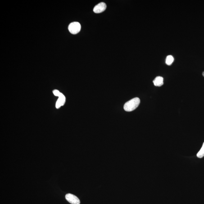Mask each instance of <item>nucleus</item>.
I'll return each mask as SVG.
<instances>
[{
	"label": "nucleus",
	"instance_id": "nucleus-1",
	"mask_svg": "<svg viewBox=\"0 0 204 204\" xmlns=\"http://www.w3.org/2000/svg\"><path fill=\"white\" fill-rule=\"evenodd\" d=\"M140 100L138 97H135L128 101L124 106V110L126 111H132L137 109L139 106Z\"/></svg>",
	"mask_w": 204,
	"mask_h": 204
},
{
	"label": "nucleus",
	"instance_id": "nucleus-2",
	"mask_svg": "<svg viewBox=\"0 0 204 204\" xmlns=\"http://www.w3.org/2000/svg\"><path fill=\"white\" fill-rule=\"evenodd\" d=\"M68 29L72 34H75L79 33L81 29V25L79 22H75L70 23Z\"/></svg>",
	"mask_w": 204,
	"mask_h": 204
},
{
	"label": "nucleus",
	"instance_id": "nucleus-3",
	"mask_svg": "<svg viewBox=\"0 0 204 204\" xmlns=\"http://www.w3.org/2000/svg\"><path fill=\"white\" fill-rule=\"evenodd\" d=\"M65 198L68 202L72 204H80L79 199L75 195L68 193L65 196Z\"/></svg>",
	"mask_w": 204,
	"mask_h": 204
},
{
	"label": "nucleus",
	"instance_id": "nucleus-4",
	"mask_svg": "<svg viewBox=\"0 0 204 204\" xmlns=\"http://www.w3.org/2000/svg\"><path fill=\"white\" fill-rule=\"evenodd\" d=\"M106 8V4L104 2H101L95 6L93 11L96 13H100L103 12Z\"/></svg>",
	"mask_w": 204,
	"mask_h": 204
},
{
	"label": "nucleus",
	"instance_id": "nucleus-5",
	"mask_svg": "<svg viewBox=\"0 0 204 204\" xmlns=\"http://www.w3.org/2000/svg\"><path fill=\"white\" fill-rule=\"evenodd\" d=\"M58 100L57 101V102L56 103V106L57 108H59L61 106L64 105V104L65 101V96L62 93H61L60 96Z\"/></svg>",
	"mask_w": 204,
	"mask_h": 204
},
{
	"label": "nucleus",
	"instance_id": "nucleus-6",
	"mask_svg": "<svg viewBox=\"0 0 204 204\" xmlns=\"http://www.w3.org/2000/svg\"><path fill=\"white\" fill-rule=\"evenodd\" d=\"M154 85L156 86L160 87L163 85V78L157 76L153 81Z\"/></svg>",
	"mask_w": 204,
	"mask_h": 204
},
{
	"label": "nucleus",
	"instance_id": "nucleus-7",
	"mask_svg": "<svg viewBox=\"0 0 204 204\" xmlns=\"http://www.w3.org/2000/svg\"><path fill=\"white\" fill-rule=\"evenodd\" d=\"M174 61V59L173 56H171V55H169L166 57L165 63L168 65H170Z\"/></svg>",
	"mask_w": 204,
	"mask_h": 204
},
{
	"label": "nucleus",
	"instance_id": "nucleus-8",
	"mask_svg": "<svg viewBox=\"0 0 204 204\" xmlns=\"http://www.w3.org/2000/svg\"><path fill=\"white\" fill-rule=\"evenodd\" d=\"M204 156V142L200 151L197 154V156L199 158H202Z\"/></svg>",
	"mask_w": 204,
	"mask_h": 204
},
{
	"label": "nucleus",
	"instance_id": "nucleus-9",
	"mask_svg": "<svg viewBox=\"0 0 204 204\" xmlns=\"http://www.w3.org/2000/svg\"><path fill=\"white\" fill-rule=\"evenodd\" d=\"M53 93L54 94L55 96H58V97L60 96L61 93H60L59 91L56 90H54L53 91Z\"/></svg>",
	"mask_w": 204,
	"mask_h": 204
},
{
	"label": "nucleus",
	"instance_id": "nucleus-10",
	"mask_svg": "<svg viewBox=\"0 0 204 204\" xmlns=\"http://www.w3.org/2000/svg\"><path fill=\"white\" fill-rule=\"evenodd\" d=\"M202 74L203 75V76L204 77V72H203Z\"/></svg>",
	"mask_w": 204,
	"mask_h": 204
}]
</instances>
